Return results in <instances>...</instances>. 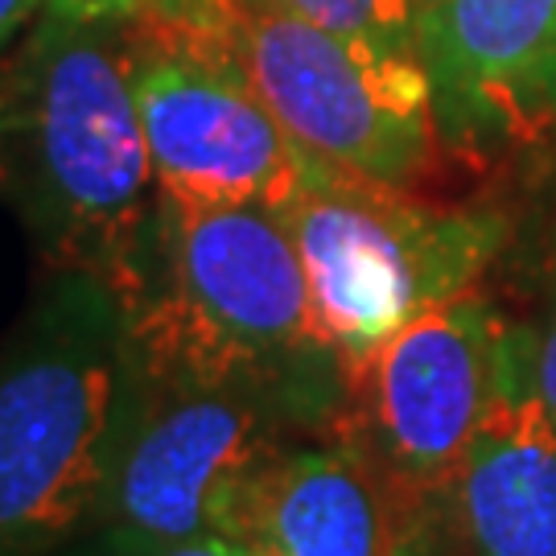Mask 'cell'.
Wrapping results in <instances>:
<instances>
[{"instance_id":"obj_11","label":"cell","mask_w":556,"mask_h":556,"mask_svg":"<svg viewBox=\"0 0 556 556\" xmlns=\"http://www.w3.org/2000/svg\"><path fill=\"white\" fill-rule=\"evenodd\" d=\"M450 498L470 556H556V420L536 388V346L516 334Z\"/></svg>"},{"instance_id":"obj_4","label":"cell","mask_w":556,"mask_h":556,"mask_svg":"<svg viewBox=\"0 0 556 556\" xmlns=\"http://www.w3.org/2000/svg\"><path fill=\"white\" fill-rule=\"evenodd\" d=\"M178 4L227 41L277 124L318 165L396 190L425 174L438 116L420 54L334 34L285 0Z\"/></svg>"},{"instance_id":"obj_13","label":"cell","mask_w":556,"mask_h":556,"mask_svg":"<svg viewBox=\"0 0 556 556\" xmlns=\"http://www.w3.org/2000/svg\"><path fill=\"white\" fill-rule=\"evenodd\" d=\"M536 388L544 408H548V417L556 420V305L553 318H548V330L536 342Z\"/></svg>"},{"instance_id":"obj_7","label":"cell","mask_w":556,"mask_h":556,"mask_svg":"<svg viewBox=\"0 0 556 556\" xmlns=\"http://www.w3.org/2000/svg\"><path fill=\"white\" fill-rule=\"evenodd\" d=\"M124 41L161 190L280 215L314 157L277 124L227 41L178 0H144L124 17Z\"/></svg>"},{"instance_id":"obj_12","label":"cell","mask_w":556,"mask_h":556,"mask_svg":"<svg viewBox=\"0 0 556 556\" xmlns=\"http://www.w3.org/2000/svg\"><path fill=\"white\" fill-rule=\"evenodd\" d=\"M285 4L355 41L420 54V17L413 0H285Z\"/></svg>"},{"instance_id":"obj_10","label":"cell","mask_w":556,"mask_h":556,"mask_svg":"<svg viewBox=\"0 0 556 556\" xmlns=\"http://www.w3.org/2000/svg\"><path fill=\"white\" fill-rule=\"evenodd\" d=\"M231 540L243 556H396V503L355 425L338 420L260 470Z\"/></svg>"},{"instance_id":"obj_17","label":"cell","mask_w":556,"mask_h":556,"mask_svg":"<svg viewBox=\"0 0 556 556\" xmlns=\"http://www.w3.org/2000/svg\"><path fill=\"white\" fill-rule=\"evenodd\" d=\"M413 4H417V17H425V9H429L433 0H413Z\"/></svg>"},{"instance_id":"obj_6","label":"cell","mask_w":556,"mask_h":556,"mask_svg":"<svg viewBox=\"0 0 556 556\" xmlns=\"http://www.w3.org/2000/svg\"><path fill=\"white\" fill-rule=\"evenodd\" d=\"M301 429L273 396L137 363L119 404L116 454L100 516L116 556L199 536H236L256 475Z\"/></svg>"},{"instance_id":"obj_1","label":"cell","mask_w":556,"mask_h":556,"mask_svg":"<svg viewBox=\"0 0 556 556\" xmlns=\"http://www.w3.org/2000/svg\"><path fill=\"white\" fill-rule=\"evenodd\" d=\"M0 153L46 268L100 277L137 309L161 268V181L124 21L41 9L0 71Z\"/></svg>"},{"instance_id":"obj_15","label":"cell","mask_w":556,"mask_h":556,"mask_svg":"<svg viewBox=\"0 0 556 556\" xmlns=\"http://www.w3.org/2000/svg\"><path fill=\"white\" fill-rule=\"evenodd\" d=\"M46 0H0V54L21 38V29H29V21H38Z\"/></svg>"},{"instance_id":"obj_5","label":"cell","mask_w":556,"mask_h":556,"mask_svg":"<svg viewBox=\"0 0 556 556\" xmlns=\"http://www.w3.org/2000/svg\"><path fill=\"white\" fill-rule=\"evenodd\" d=\"M298 243L309 301L346 383L420 309L470 289L503 243L491 215H445L314 161L280 211Z\"/></svg>"},{"instance_id":"obj_14","label":"cell","mask_w":556,"mask_h":556,"mask_svg":"<svg viewBox=\"0 0 556 556\" xmlns=\"http://www.w3.org/2000/svg\"><path fill=\"white\" fill-rule=\"evenodd\" d=\"M50 9H62V13H75V17H91V21H124L132 17L144 0H46Z\"/></svg>"},{"instance_id":"obj_16","label":"cell","mask_w":556,"mask_h":556,"mask_svg":"<svg viewBox=\"0 0 556 556\" xmlns=\"http://www.w3.org/2000/svg\"><path fill=\"white\" fill-rule=\"evenodd\" d=\"M144 556H243L236 540L227 536H199V540H181V544H165L157 553Z\"/></svg>"},{"instance_id":"obj_9","label":"cell","mask_w":556,"mask_h":556,"mask_svg":"<svg viewBox=\"0 0 556 556\" xmlns=\"http://www.w3.org/2000/svg\"><path fill=\"white\" fill-rule=\"evenodd\" d=\"M420 62L438 132L486 140L556 119V0H433Z\"/></svg>"},{"instance_id":"obj_8","label":"cell","mask_w":556,"mask_h":556,"mask_svg":"<svg viewBox=\"0 0 556 556\" xmlns=\"http://www.w3.org/2000/svg\"><path fill=\"white\" fill-rule=\"evenodd\" d=\"M511 334L470 289L420 309L351 379L358 441L376 457L400 516L450 498L457 462L491 408Z\"/></svg>"},{"instance_id":"obj_18","label":"cell","mask_w":556,"mask_h":556,"mask_svg":"<svg viewBox=\"0 0 556 556\" xmlns=\"http://www.w3.org/2000/svg\"><path fill=\"white\" fill-rule=\"evenodd\" d=\"M0 194H4V153H0Z\"/></svg>"},{"instance_id":"obj_2","label":"cell","mask_w":556,"mask_h":556,"mask_svg":"<svg viewBox=\"0 0 556 556\" xmlns=\"http://www.w3.org/2000/svg\"><path fill=\"white\" fill-rule=\"evenodd\" d=\"M128 351L149 367L256 388L305 429L338 425V396L351 392L298 243L277 211L252 202L161 190V268L128 309Z\"/></svg>"},{"instance_id":"obj_3","label":"cell","mask_w":556,"mask_h":556,"mask_svg":"<svg viewBox=\"0 0 556 556\" xmlns=\"http://www.w3.org/2000/svg\"><path fill=\"white\" fill-rule=\"evenodd\" d=\"M128 383V309L50 273L0 351V556H38L100 511Z\"/></svg>"}]
</instances>
